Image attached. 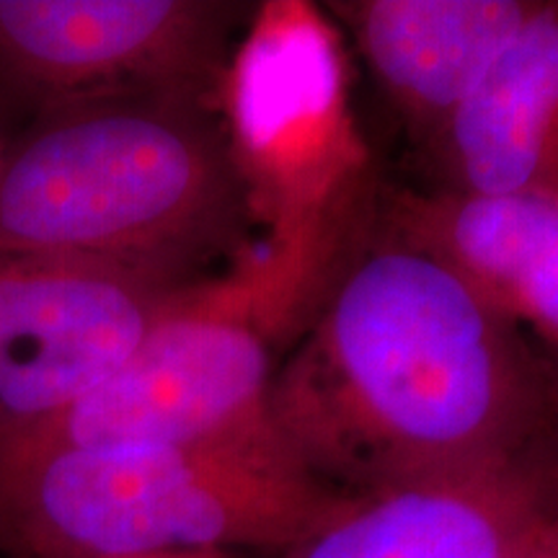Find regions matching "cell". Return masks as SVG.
Instances as JSON below:
<instances>
[{"mask_svg": "<svg viewBox=\"0 0 558 558\" xmlns=\"http://www.w3.org/2000/svg\"><path fill=\"white\" fill-rule=\"evenodd\" d=\"M305 316L271 375L269 422L339 492L481 469L554 437V365L427 251L383 233L337 259Z\"/></svg>", "mask_w": 558, "mask_h": 558, "instance_id": "cell-1", "label": "cell"}, {"mask_svg": "<svg viewBox=\"0 0 558 558\" xmlns=\"http://www.w3.org/2000/svg\"><path fill=\"white\" fill-rule=\"evenodd\" d=\"M251 209L220 107L120 94L47 109L0 153V254L86 256L197 277Z\"/></svg>", "mask_w": 558, "mask_h": 558, "instance_id": "cell-2", "label": "cell"}, {"mask_svg": "<svg viewBox=\"0 0 558 558\" xmlns=\"http://www.w3.org/2000/svg\"><path fill=\"white\" fill-rule=\"evenodd\" d=\"M352 499L313 476L279 435L47 452L0 463V550L24 558L284 554Z\"/></svg>", "mask_w": 558, "mask_h": 558, "instance_id": "cell-3", "label": "cell"}, {"mask_svg": "<svg viewBox=\"0 0 558 558\" xmlns=\"http://www.w3.org/2000/svg\"><path fill=\"white\" fill-rule=\"evenodd\" d=\"M264 259L202 279L109 378L60 414L0 439V463L65 450L169 448L277 435L269 422L279 326L303 308Z\"/></svg>", "mask_w": 558, "mask_h": 558, "instance_id": "cell-4", "label": "cell"}, {"mask_svg": "<svg viewBox=\"0 0 558 558\" xmlns=\"http://www.w3.org/2000/svg\"><path fill=\"white\" fill-rule=\"evenodd\" d=\"M331 29L300 3H267L230 54L220 114L271 256L318 269L360 194L362 156L344 109Z\"/></svg>", "mask_w": 558, "mask_h": 558, "instance_id": "cell-5", "label": "cell"}, {"mask_svg": "<svg viewBox=\"0 0 558 558\" xmlns=\"http://www.w3.org/2000/svg\"><path fill=\"white\" fill-rule=\"evenodd\" d=\"M246 16L251 5L226 0H0V104L26 122L120 94L220 107Z\"/></svg>", "mask_w": 558, "mask_h": 558, "instance_id": "cell-6", "label": "cell"}, {"mask_svg": "<svg viewBox=\"0 0 558 558\" xmlns=\"http://www.w3.org/2000/svg\"><path fill=\"white\" fill-rule=\"evenodd\" d=\"M197 282L86 256L0 254V439L109 378Z\"/></svg>", "mask_w": 558, "mask_h": 558, "instance_id": "cell-7", "label": "cell"}, {"mask_svg": "<svg viewBox=\"0 0 558 558\" xmlns=\"http://www.w3.org/2000/svg\"><path fill=\"white\" fill-rule=\"evenodd\" d=\"M554 509L556 432L499 463L354 497L282 558H512Z\"/></svg>", "mask_w": 558, "mask_h": 558, "instance_id": "cell-8", "label": "cell"}, {"mask_svg": "<svg viewBox=\"0 0 558 558\" xmlns=\"http://www.w3.org/2000/svg\"><path fill=\"white\" fill-rule=\"evenodd\" d=\"M383 233L427 251L558 354V192H390Z\"/></svg>", "mask_w": 558, "mask_h": 558, "instance_id": "cell-9", "label": "cell"}, {"mask_svg": "<svg viewBox=\"0 0 558 558\" xmlns=\"http://www.w3.org/2000/svg\"><path fill=\"white\" fill-rule=\"evenodd\" d=\"M401 120L432 143L518 34L535 0L333 3Z\"/></svg>", "mask_w": 558, "mask_h": 558, "instance_id": "cell-10", "label": "cell"}, {"mask_svg": "<svg viewBox=\"0 0 558 558\" xmlns=\"http://www.w3.org/2000/svg\"><path fill=\"white\" fill-rule=\"evenodd\" d=\"M429 148L450 192H558V0H535Z\"/></svg>", "mask_w": 558, "mask_h": 558, "instance_id": "cell-11", "label": "cell"}, {"mask_svg": "<svg viewBox=\"0 0 558 558\" xmlns=\"http://www.w3.org/2000/svg\"><path fill=\"white\" fill-rule=\"evenodd\" d=\"M512 558H558V509L533 527Z\"/></svg>", "mask_w": 558, "mask_h": 558, "instance_id": "cell-12", "label": "cell"}, {"mask_svg": "<svg viewBox=\"0 0 558 558\" xmlns=\"http://www.w3.org/2000/svg\"><path fill=\"white\" fill-rule=\"evenodd\" d=\"M143 558H235L226 550H197V554H169V556H143Z\"/></svg>", "mask_w": 558, "mask_h": 558, "instance_id": "cell-13", "label": "cell"}, {"mask_svg": "<svg viewBox=\"0 0 558 558\" xmlns=\"http://www.w3.org/2000/svg\"><path fill=\"white\" fill-rule=\"evenodd\" d=\"M550 407H554V432L558 445V365H554V378H550Z\"/></svg>", "mask_w": 558, "mask_h": 558, "instance_id": "cell-14", "label": "cell"}, {"mask_svg": "<svg viewBox=\"0 0 558 558\" xmlns=\"http://www.w3.org/2000/svg\"><path fill=\"white\" fill-rule=\"evenodd\" d=\"M0 153H3V150H0Z\"/></svg>", "mask_w": 558, "mask_h": 558, "instance_id": "cell-15", "label": "cell"}]
</instances>
